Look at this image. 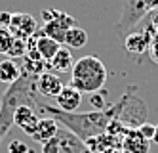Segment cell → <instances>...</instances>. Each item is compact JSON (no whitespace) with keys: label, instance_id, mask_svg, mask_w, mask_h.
Listing matches in <instances>:
<instances>
[{"label":"cell","instance_id":"1","mask_svg":"<svg viewBox=\"0 0 158 153\" xmlns=\"http://www.w3.org/2000/svg\"><path fill=\"white\" fill-rule=\"evenodd\" d=\"M128 98H130V90L120 98L116 105H110L109 109H95V111H88V113H67V111H61L59 107L42 103L40 100L36 101V107H40L42 113H46L48 117L61 123L67 130H71L82 142H86L88 138L103 134L107 130V124L112 119H120V113L124 109V105H126Z\"/></svg>","mask_w":158,"mask_h":153},{"label":"cell","instance_id":"2","mask_svg":"<svg viewBox=\"0 0 158 153\" xmlns=\"http://www.w3.org/2000/svg\"><path fill=\"white\" fill-rule=\"evenodd\" d=\"M107 82V67L97 56H84L76 60L71 71V86L80 94H95Z\"/></svg>","mask_w":158,"mask_h":153},{"label":"cell","instance_id":"3","mask_svg":"<svg viewBox=\"0 0 158 153\" xmlns=\"http://www.w3.org/2000/svg\"><path fill=\"white\" fill-rule=\"evenodd\" d=\"M154 8H158V0H126L122 16L116 23V33L128 34L133 27H137Z\"/></svg>","mask_w":158,"mask_h":153},{"label":"cell","instance_id":"4","mask_svg":"<svg viewBox=\"0 0 158 153\" xmlns=\"http://www.w3.org/2000/svg\"><path fill=\"white\" fill-rule=\"evenodd\" d=\"M74 25H76V21H74L69 14H65V11H59L57 17L52 19V21H46V23H44V27H42L40 31L46 34V37L53 38L55 42L63 44V42H65V34H67V31H69L71 27H74Z\"/></svg>","mask_w":158,"mask_h":153},{"label":"cell","instance_id":"5","mask_svg":"<svg viewBox=\"0 0 158 153\" xmlns=\"http://www.w3.org/2000/svg\"><path fill=\"white\" fill-rule=\"evenodd\" d=\"M10 31L15 38H31L36 33V21L31 14H12V21H10Z\"/></svg>","mask_w":158,"mask_h":153},{"label":"cell","instance_id":"6","mask_svg":"<svg viewBox=\"0 0 158 153\" xmlns=\"http://www.w3.org/2000/svg\"><path fill=\"white\" fill-rule=\"evenodd\" d=\"M38 121H40L38 115L31 105H19L15 109V113H14V124H17L21 130L25 134H29V136L35 134L36 126H38Z\"/></svg>","mask_w":158,"mask_h":153},{"label":"cell","instance_id":"7","mask_svg":"<svg viewBox=\"0 0 158 153\" xmlns=\"http://www.w3.org/2000/svg\"><path fill=\"white\" fill-rule=\"evenodd\" d=\"M36 90L40 96H46V98H57L59 92L63 90V82L57 75H53L50 71L42 73L36 79Z\"/></svg>","mask_w":158,"mask_h":153},{"label":"cell","instance_id":"8","mask_svg":"<svg viewBox=\"0 0 158 153\" xmlns=\"http://www.w3.org/2000/svg\"><path fill=\"white\" fill-rule=\"evenodd\" d=\"M55 101H57V107L61 111L76 113L78 107H80V103H82V94L69 84V86H63V90L59 92V96L55 98Z\"/></svg>","mask_w":158,"mask_h":153},{"label":"cell","instance_id":"9","mask_svg":"<svg viewBox=\"0 0 158 153\" xmlns=\"http://www.w3.org/2000/svg\"><path fill=\"white\" fill-rule=\"evenodd\" d=\"M124 46H126V50L130 54H145V52H149V46H151V34L143 29L128 33Z\"/></svg>","mask_w":158,"mask_h":153},{"label":"cell","instance_id":"10","mask_svg":"<svg viewBox=\"0 0 158 153\" xmlns=\"http://www.w3.org/2000/svg\"><path fill=\"white\" fill-rule=\"evenodd\" d=\"M149 147H151V142L139 134L137 128H130L128 134L122 140V149L128 153H149Z\"/></svg>","mask_w":158,"mask_h":153},{"label":"cell","instance_id":"11","mask_svg":"<svg viewBox=\"0 0 158 153\" xmlns=\"http://www.w3.org/2000/svg\"><path fill=\"white\" fill-rule=\"evenodd\" d=\"M57 138H59V153H86L88 149L82 140L67 128L57 132Z\"/></svg>","mask_w":158,"mask_h":153},{"label":"cell","instance_id":"12","mask_svg":"<svg viewBox=\"0 0 158 153\" xmlns=\"http://www.w3.org/2000/svg\"><path fill=\"white\" fill-rule=\"evenodd\" d=\"M59 132V124L55 119H52V117H44V119L38 121V126H36V130L35 134H32L31 138L35 140V142H40V144H46L48 140L55 138Z\"/></svg>","mask_w":158,"mask_h":153},{"label":"cell","instance_id":"13","mask_svg":"<svg viewBox=\"0 0 158 153\" xmlns=\"http://www.w3.org/2000/svg\"><path fill=\"white\" fill-rule=\"evenodd\" d=\"M35 37H36V50H38V54H40V57L44 61H52V57L57 54V50L61 48V44L59 42H55L53 38H50V37H46L42 31H36L35 33Z\"/></svg>","mask_w":158,"mask_h":153},{"label":"cell","instance_id":"14","mask_svg":"<svg viewBox=\"0 0 158 153\" xmlns=\"http://www.w3.org/2000/svg\"><path fill=\"white\" fill-rule=\"evenodd\" d=\"M73 65H74L73 54H71L69 48H65V46H61V48L57 50V54H55L52 57V61H50V67L53 69V71H57V73H69V71H73Z\"/></svg>","mask_w":158,"mask_h":153},{"label":"cell","instance_id":"15","mask_svg":"<svg viewBox=\"0 0 158 153\" xmlns=\"http://www.w3.org/2000/svg\"><path fill=\"white\" fill-rule=\"evenodd\" d=\"M21 77V69L17 67V63L12 57H6V60L0 61V82L4 84H14V82Z\"/></svg>","mask_w":158,"mask_h":153},{"label":"cell","instance_id":"16","mask_svg":"<svg viewBox=\"0 0 158 153\" xmlns=\"http://www.w3.org/2000/svg\"><path fill=\"white\" fill-rule=\"evenodd\" d=\"M86 42H88V33L82 27L74 25V27H71L69 31H67L63 44L69 46V48H73V50H80V48H84V46H86Z\"/></svg>","mask_w":158,"mask_h":153},{"label":"cell","instance_id":"17","mask_svg":"<svg viewBox=\"0 0 158 153\" xmlns=\"http://www.w3.org/2000/svg\"><path fill=\"white\" fill-rule=\"evenodd\" d=\"M25 54H27V40L14 37V42L8 50V57H12V60L14 57H25Z\"/></svg>","mask_w":158,"mask_h":153},{"label":"cell","instance_id":"18","mask_svg":"<svg viewBox=\"0 0 158 153\" xmlns=\"http://www.w3.org/2000/svg\"><path fill=\"white\" fill-rule=\"evenodd\" d=\"M14 42V34L8 27H2L0 25V54H8L10 46Z\"/></svg>","mask_w":158,"mask_h":153},{"label":"cell","instance_id":"19","mask_svg":"<svg viewBox=\"0 0 158 153\" xmlns=\"http://www.w3.org/2000/svg\"><path fill=\"white\" fill-rule=\"evenodd\" d=\"M143 23H145V27H143V31H147L152 37V34L158 31V8H154L149 16H147L145 19H143Z\"/></svg>","mask_w":158,"mask_h":153},{"label":"cell","instance_id":"20","mask_svg":"<svg viewBox=\"0 0 158 153\" xmlns=\"http://www.w3.org/2000/svg\"><path fill=\"white\" fill-rule=\"evenodd\" d=\"M8 153H32V151L23 140H12L8 146Z\"/></svg>","mask_w":158,"mask_h":153},{"label":"cell","instance_id":"21","mask_svg":"<svg viewBox=\"0 0 158 153\" xmlns=\"http://www.w3.org/2000/svg\"><path fill=\"white\" fill-rule=\"evenodd\" d=\"M154 128H156V126H152L151 123H143V124L137 126V130H139V134H141L145 140L152 142V138H154Z\"/></svg>","mask_w":158,"mask_h":153},{"label":"cell","instance_id":"22","mask_svg":"<svg viewBox=\"0 0 158 153\" xmlns=\"http://www.w3.org/2000/svg\"><path fill=\"white\" fill-rule=\"evenodd\" d=\"M42 153H59V138L55 136L46 144H42Z\"/></svg>","mask_w":158,"mask_h":153},{"label":"cell","instance_id":"23","mask_svg":"<svg viewBox=\"0 0 158 153\" xmlns=\"http://www.w3.org/2000/svg\"><path fill=\"white\" fill-rule=\"evenodd\" d=\"M149 56L154 63H158V31L151 37V46H149Z\"/></svg>","mask_w":158,"mask_h":153},{"label":"cell","instance_id":"24","mask_svg":"<svg viewBox=\"0 0 158 153\" xmlns=\"http://www.w3.org/2000/svg\"><path fill=\"white\" fill-rule=\"evenodd\" d=\"M57 14H59V10H42V17H44V21H52V19H55V17H57Z\"/></svg>","mask_w":158,"mask_h":153},{"label":"cell","instance_id":"25","mask_svg":"<svg viewBox=\"0 0 158 153\" xmlns=\"http://www.w3.org/2000/svg\"><path fill=\"white\" fill-rule=\"evenodd\" d=\"M10 21H12V14L10 11H0V25L10 27Z\"/></svg>","mask_w":158,"mask_h":153},{"label":"cell","instance_id":"26","mask_svg":"<svg viewBox=\"0 0 158 153\" xmlns=\"http://www.w3.org/2000/svg\"><path fill=\"white\" fill-rule=\"evenodd\" d=\"M95 94H97V92H95ZM95 94H92V100H89V101H92V105H94L95 109H105L103 98H101V96H95Z\"/></svg>","mask_w":158,"mask_h":153},{"label":"cell","instance_id":"27","mask_svg":"<svg viewBox=\"0 0 158 153\" xmlns=\"http://www.w3.org/2000/svg\"><path fill=\"white\" fill-rule=\"evenodd\" d=\"M101 153H122V149H118V147H109V149H103Z\"/></svg>","mask_w":158,"mask_h":153},{"label":"cell","instance_id":"28","mask_svg":"<svg viewBox=\"0 0 158 153\" xmlns=\"http://www.w3.org/2000/svg\"><path fill=\"white\" fill-rule=\"evenodd\" d=\"M152 142L158 144V124H156V128H154V138H152Z\"/></svg>","mask_w":158,"mask_h":153},{"label":"cell","instance_id":"29","mask_svg":"<svg viewBox=\"0 0 158 153\" xmlns=\"http://www.w3.org/2000/svg\"><path fill=\"white\" fill-rule=\"evenodd\" d=\"M86 153H94V151H89V149H86Z\"/></svg>","mask_w":158,"mask_h":153},{"label":"cell","instance_id":"30","mask_svg":"<svg viewBox=\"0 0 158 153\" xmlns=\"http://www.w3.org/2000/svg\"><path fill=\"white\" fill-rule=\"evenodd\" d=\"M122 153H128V151H124V149H122Z\"/></svg>","mask_w":158,"mask_h":153},{"label":"cell","instance_id":"31","mask_svg":"<svg viewBox=\"0 0 158 153\" xmlns=\"http://www.w3.org/2000/svg\"><path fill=\"white\" fill-rule=\"evenodd\" d=\"M0 105H2V103H0Z\"/></svg>","mask_w":158,"mask_h":153}]
</instances>
